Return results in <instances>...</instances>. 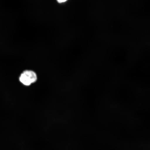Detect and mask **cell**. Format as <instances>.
<instances>
[{
	"label": "cell",
	"mask_w": 150,
	"mask_h": 150,
	"mask_svg": "<svg viewBox=\"0 0 150 150\" xmlns=\"http://www.w3.org/2000/svg\"><path fill=\"white\" fill-rule=\"evenodd\" d=\"M67 0H57L58 2L60 3L65 2Z\"/></svg>",
	"instance_id": "obj_2"
},
{
	"label": "cell",
	"mask_w": 150,
	"mask_h": 150,
	"mask_svg": "<svg viewBox=\"0 0 150 150\" xmlns=\"http://www.w3.org/2000/svg\"><path fill=\"white\" fill-rule=\"evenodd\" d=\"M37 78L36 74L33 71L26 70L21 75L19 80L24 85L29 86L36 81Z\"/></svg>",
	"instance_id": "obj_1"
}]
</instances>
